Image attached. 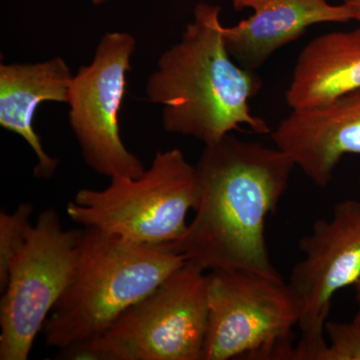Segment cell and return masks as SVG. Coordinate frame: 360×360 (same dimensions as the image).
Listing matches in <instances>:
<instances>
[{"label":"cell","instance_id":"18","mask_svg":"<svg viewBox=\"0 0 360 360\" xmlns=\"http://www.w3.org/2000/svg\"><path fill=\"white\" fill-rule=\"evenodd\" d=\"M91 1L96 6H99V4H103V2L108 1V0H91Z\"/></svg>","mask_w":360,"mask_h":360},{"label":"cell","instance_id":"10","mask_svg":"<svg viewBox=\"0 0 360 360\" xmlns=\"http://www.w3.org/2000/svg\"><path fill=\"white\" fill-rule=\"evenodd\" d=\"M271 137L314 184L326 187L343 156L360 155V89L315 108L291 110Z\"/></svg>","mask_w":360,"mask_h":360},{"label":"cell","instance_id":"16","mask_svg":"<svg viewBox=\"0 0 360 360\" xmlns=\"http://www.w3.org/2000/svg\"><path fill=\"white\" fill-rule=\"evenodd\" d=\"M342 4H345L352 13V20L360 22V0H342Z\"/></svg>","mask_w":360,"mask_h":360},{"label":"cell","instance_id":"3","mask_svg":"<svg viewBox=\"0 0 360 360\" xmlns=\"http://www.w3.org/2000/svg\"><path fill=\"white\" fill-rule=\"evenodd\" d=\"M186 262L162 246L84 227L70 283L42 328L45 345L61 349L101 335Z\"/></svg>","mask_w":360,"mask_h":360},{"label":"cell","instance_id":"14","mask_svg":"<svg viewBox=\"0 0 360 360\" xmlns=\"http://www.w3.org/2000/svg\"><path fill=\"white\" fill-rule=\"evenodd\" d=\"M32 205L20 203L13 212H0V290L7 283L9 265L25 245L32 226Z\"/></svg>","mask_w":360,"mask_h":360},{"label":"cell","instance_id":"9","mask_svg":"<svg viewBox=\"0 0 360 360\" xmlns=\"http://www.w3.org/2000/svg\"><path fill=\"white\" fill-rule=\"evenodd\" d=\"M302 260L290 276L300 307L302 338L293 360H319L326 345L324 333L333 295L354 285L360 276V202L340 201L333 217L314 222L311 233L300 239Z\"/></svg>","mask_w":360,"mask_h":360},{"label":"cell","instance_id":"4","mask_svg":"<svg viewBox=\"0 0 360 360\" xmlns=\"http://www.w3.org/2000/svg\"><path fill=\"white\" fill-rule=\"evenodd\" d=\"M205 271L186 262L101 335L61 348L56 359L202 360L208 315Z\"/></svg>","mask_w":360,"mask_h":360},{"label":"cell","instance_id":"5","mask_svg":"<svg viewBox=\"0 0 360 360\" xmlns=\"http://www.w3.org/2000/svg\"><path fill=\"white\" fill-rule=\"evenodd\" d=\"M101 191L82 188L66 206L72 221L131 243L170 245L187 229L198 205L196 168L179 149L158 151L141 176L113 177Z\"/></svg>","mask_w":360,"mask_h":360},{"label":"cell","instance_id":"1","mask_svg":"<svg viewBox=\"0 0 360 360\" xmlns=\"http://www.w3.org/2000/svg\"><path fill=\"white\" fill-rule=\"evenodd\" d=\"M295 167L278 148L229 134L206 146L196 165L200 200L181 238L162 245L202 269L281 276L272 264L265 220L276 212Z\"/></svg>","mask_w":360,"mask_h":360},{"label":"cell","instance_id":"13","mask_svg":"<svg viewBox=\"0 0 360 360\" xmlns=\"http://www.w3.org/2000/svg\"><path fill=\"white\" fill-rule=\"evenodd\" d=\"M360 89V28L323 33L304 47L285 101L291 110H307Z\"/></svg>","mask_w":360,"mask_h":360},{"label":"cell","instance_id":"7","mask_svg":"<svg viewBox=\"0 0 360 360\" xmlns=\"http://www.w3.org/2000/svg\"><path fill=\"white\" fill-rule=\"evenodd\" d=\"M82 229L66 231L53 208L32 224L9 265L0 302V360H26L77 265Z\"/></svg>","mask_w":360,"mask_h":360},{"label":"cell","instance_id":"17","mask_svg":"<svg viewBox=\"0 0 360 360\" xmlns=\"http://www.w3.org/2000/svg\"><path fill=\"white\" fill-rule=\"evenodd\" d=\"M355 288V297H356V302L359 304V312H357L356 315L360 316V276L355 283L354 284Z\"/></svg>","mask_w":360,"mask_h":360},{"label":"cell","instance_id":"2","mask_svg":"<svg viewBox=\"0 0 360 360\" xmlns=\"http://www.w3.org/2000/svg\"><path fill=\"white\" fill-rule=\"evenodd\" d=\"M220 7L200 2L181 39L161 54L146 85L149 103L162 106L161 122L169 134L212 146L248 127L271 134L250 101L262 86L257 71L239 65L224 44Z\"/></svg>","mask_w":360,"mask_h":360},{"label":"cell","instance_id":"8","mask_svg":"<svg viewBox=\"0 0 360 360\" xmlns=\"http://www.w3.org/2000/svg\"><path fill=\"white\" fill-rule=\"evenodd\" d=\"M135 47L130 33L104 34L91 63L73 75L68 96V120L84 162L110 179H136L146 170L120 136V110Z\"/></svg>","mask_w":360,"mask_h":360},{"label":"cell","instance_id":"6","mask_svg":"<svg viewBox=\"0 0 360 360\" xmlns=\"http://www.w3.org/2000/svg\"><path fill=\"white\" fill-rule=\"evenodd\" d=\"M202 360L291 359L297 298L283 277L241 269L207 274Z\"/></svg>","mask_w":360,"mask_h":360},{"label":"cell","instance_id":"11","mask_svg":"<svg viewBox=\"0 0 360 360\" xmlns=\"http://www.w3.org/2000/svg\"><path fill=\"white\" fill-rule=\"evenodd\" d=\"M232 4L236 11L248 8L253 13L222 27L225 46L239 65L255 71L311 26L354 20L345 4L333 6L328 0H232Z\"/></svg>","mask_w":360,"mask_h":360},{"label":"cell","instance_id":"12","mask_svg":"<svg viewBox=\"0 0 360 360\" xmlns=\"http://www.w3.org/2000/svg\"><path fill=\"white\" fill-rule=\"evenodd\" d=\"M72 78L70 66L59 56L39 63L0 65V125L32 148L37 179H51L58 160L45 151L33 127L35 112L44 101L68 103Z\"/></svg>","mask_w":360,"mask_h":360},{"label":"cell","instance_id":"15","mask_svg":"<svg viewBox=\"0 0 360 360\" xmlns=\"http://www.w3.org/2000/svg\"><path fill=\"white\" fill-rule=\"evenodd\" d=\"M328 342L319 360H360V316L352 322H326Z\"/></svg>","mask_w":360,"mask_h":360}]
</instances>
